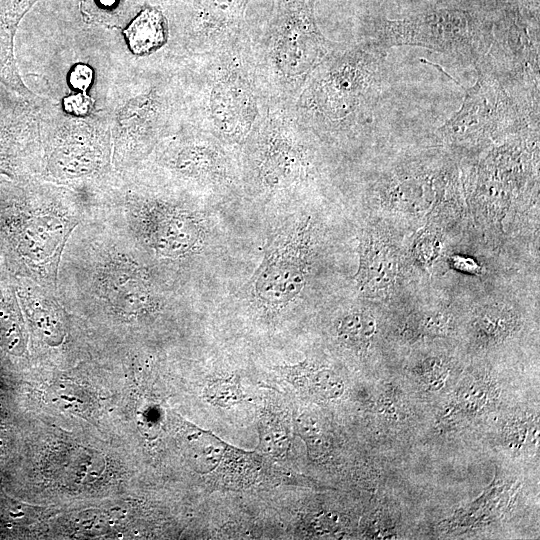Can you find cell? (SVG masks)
<instances>
[{
  "label": "cell",
  "mask_w": 540,
  "mask_h": 540,
  "mask_svg": "<svg viewBox=\"0 0 540 540\" xmlns=\"http://www.w3.org/2000/svg\"><path fill=\"white\" fill-rule=\"evenodd\" d=\"M88 213L71 188L0 176V256L8 271L56 292L66 243Z\"/></svg>",
  "instance_id": "cell-1"
},
{
  "label": "cell",
  "mask_w": 540,
  "mask_h": 540,
  "mask_svg": "<svg viewBox=\"0 0 540 540\" xmlns=\"http://www.w3.org/2000/svg\"><path fill=\"white\" fill-rule=\"evenodd\" d=\"M387 51L368 41L327 53L315 66L305 107L317 129L344 135L371 125L382 92Z\"/></svg>",
  "instance_id": "cell-2"
},
{
  "label": "cell",
  "mask_w": 540,
  "mask_h": 540,
  "mask_svg": "<svg viewBox=\"0 0 540 540\" xmlns=\"http://www.w3.org/2000/svg\"><path fill=\"white\" fill-rule=\"evenodd\" d=\"M474 67L477 80L465 89L461 107L435 131L440 145L472 153L527 128H539V113L519 102L483 58Z\"/></svg>",
  "instance_id": "cell-3"
},
{
  "label": "cell",
  "mask_w": 540,
  "mask_h": 540,
  "mask_svg": "<svg viewBox=\"0 0 540 540\" xmlns=\"http://www.w3.org/2000/svg\"><path fill=\"white\" fill-rule=\"evenodd\" d=\"M42 133L38 178L78 192L90 210L113 177V146L102 126L71 121Z\"/></svg>",
  "instance_id": "cell-4"
},
{
  "label": "cell",
  "mask_w": 540,
  "mask_h": 540,
  "mask_svg": "<svg viewBox=\"0 0 540 540\" xmlns=\"http://www.w3.org/2000/svg\"><path fill=\"white\" fill-rule=\"evenodd\" d=\"M493 40V24L461 7H439L401 20L382 19L370 40L385 50L416 46L445 54L465 64H477Z\"/></svg>",
  "instance_id": "cell-5"
},
{
  "label": "cell",
  "mask_w": 540,
  "mask_h": 540,
  "mask_svg": "<svg viewBox=\"0 0 540 540\" xmlns=\"http://www.w3.org/2000/svg\"><path fill=\"white\" fill-rule=\"evenodd\" d=\"M493 29V40L483 59L506 89L530 110L539 113L538 22L508 19Z\"/></svg>",
  "instance_id": "cell-6"
},
{
  "label": "cell",
  "mask_w": 540,
  "mask_h": 540,
  "mask_svg": "<svg viewBox=\"0 0 540 540\" xmlns=\"http://www.w3.org/2000/svg\"><path fill=\"white\" fill-rule=\"evenodd\" d=\"M310 242L308 220L295 222L272 240L252 277L256 299L272 308L296 299L306 283Z\"/></svg>",
  "instance_id": "cell-7"
},
{
  "label": "cell",
  "mask_w": 540,
  "mask_h": 540,
  "mask_svg": "<svg viewBox=\"0 0 540 540\" xmlns=\"http://www.w3.org/2000/svg\"><path fill=\"white\" fill-rule=\"evenodd\" d=\"M41 127L28 99L0 86V176L37 177Z\"/></svg>",
  "instance_id": "cell-8"
},
{
  "label": "cell",
  "mask_w": 540,
  "mask_h": 540,
  "mask_svg": "<svg viewBox=\"0 0 540 540\" xmlns=\"http://www.w3.org/2000/svg\"><path fill=\"white\" fill-rule=\"evenodd\" d=\"M201 441V460L212 464L207 473H212L215 487L244 489L253 486L295 483V475L275 467L266 457L228 445L215 435L198 430Z\"/></svg>",
  "instance_id": "cell-9"
},
{
  "label": "cell",
  "mask_w": 540,
  "mask_h": 540,
  "mask_svg": "<svg viewBox=\"0 0 540 540\" xmlns=\"http://www.w3.org/2000/svg\"><path fill=\"white\" fill-rule=\"evenodd\" d=\"M27 333L49 348H61L70 333L72 318L52 292L26 277L12 275Z\"/></svg>",
  "instance_id": "cell-10"
},
{
  "label": "cell",
  "mask_w": 540,
  "mask_h": 540,
  "mask_svg": "<svg viewBox=\"0 0 540 540\" xmlns=\"http://www.w3.org/2000/svg\"><path fill=\"white\" fill-rule=\"evenodd\" d=\"M37 0H0V85L29 99L34 94L26 87L16 64L14 39L23 16Z\"/></svg>",
  "instance_id": "cell-11"
},
{
  "label": "cell",
  "mask_w": 540,
  "mask_h": 540,
  "mask_svg": "<svg viewBox=\"0 0 540 540\" xmlns=\"http://www.w3.org/2000/svg\"><path fill=\"white\" fill-rule=\"evenodd\" d=\"M0 349L20 358L28 349V333L12 274L0 258Z\"/></svg>",
  "instance_id": "cell-12"
},
{
  "label": "cell",
  "mask_w": 540,
  "mask_h": 540,
  "mask_svg": "<svg viewBox=\"0 0 540 540\" xmlns=\"http://www.w3.org/2000/svg\"><path fill=\"white\" fill-rule=\"evenodd\" d=\"M156 163L177 178L188 180L212 177L220 166L212 149L196 144L170 146L159 154Z\"/></svg>",
  "instance_id": "cell-13"
},
{
  "label": "cell",
  "mask_w": 540,
  "mask_h": 540,
  "mask_svg": "<svg viewBox=\"0 0 540 540\" xmlns=\"http://www.w3.org/2000/svg\"><path fill=\"white\" fill-rule=\"evenodd\" d=\"M395 276L396 264L391 254L372 235H366L361 244L359 287L368 292L384 291L393 284Z\"/></svg>",
  "instance_id": "cell-14"
},
{
  "label": "cell",
  "mask_w": 540,
  "mask_h": 540,
  "mask_svg": "<svg viewBox=\"0 0 540 540\" xmlns=\"http://www.w3.org/2000/svg\"><path fill=\"white\" fill-rule=\"evenodd\" d=\"M277 371L295 389L317 398H338L344 391L343 381L333 371L316 368L307 361L278 367Z\"/></svg>",
  "instance_id": "cell-15"
},
{
  "label": "cell",
  "mask_w": 540,
  "mask_h": 540,
  "mask_svg": "<svg viewBox=\"0 0 540 540\" xmlns=\"http://www.w3.org/2000/svg\"><path fill=\"white\" fill-rule=\"evenodd\" d=\"M261 161V175L271 187H282L292 182L304 167L303 155L292 144L278 141L266 145Z\"/></svg>",
  "instance_id": "cell-16"
},
{
  "label": "cell",
  "mask_w": 540,
  "mask_h": 540,
  "mask_svg": "<svg viewBox=\"0 0 540 540\" xmlns=\"http://www.w3.org/2000/svg\"><path fill=\"white\" fill-rule=\"evenodd\" d=\"M213 92L212 108L220 129L237 135L247 123L250 95L247 89L230 82L221 83Z\"/></svg>",
  "instance_id": "cell-17"
},
{
  "label": "cell",
  "mask_w": 540,
  "mask_h": 540,
  "mask_svg": "<svg viewBox=\"0 0 540 540\" xmlns=\"http://www.w3.org/2000/svg\"><path fill=\"white\" fill-rule=\"evenodd\" d=\"M123 32L131 51L140 55L158 49L167 37L163 15L152 8L141 11Z\"/></svg>",
  "instance_id": "cell-18"
},
{
  "label": "cell",
  "mask_w": 540,
  "mask_h": 540,
  "mask_svg": "<svg viewBox=\"0 0 540 540\" xmlns=\"http://www.w3.org/2000/svg\"><path fill=\"white\" fill-rule=\"evenodd\" d=\"M376 332V322L365 311H355L345 315L337 328L339 339L350 347L363 348Z\"/></svg>",
  "instance_id": "cell-19"
},
{
  "label": "cell",
  "mask_w": 540,
  "mask_h": 540,
  "mask_svg": "<svg viewBox=\"0 0 540 540\" xmlns=\"http://www.w3.org/2000/svg\"><path fill=\"white\" fill-rule=\"evenodd\" d=\"M261 449L274 457H285L290 448V431L286 422L277 415L263 414L259 421Z\"/></svg>",
  "instance_id": "cell-20"
},
{
  "label": "cell",
  "mask_w": 540,
  "mask_h": 540,
  "mask_svg": "<svg viewBox=\"0 0 540 540\" xmlns=\"http://www.w3.org/2000/svg\"><path fill=\"white\" fill-rule=\"evenodd\" d=\"M475 325L484 340L498 341L512 331L515 317L505 307L487 306L478 314Z\"/></svg>",
  "instance_id": "cell-21"
},
{
  "label": "cell",
  "mask_w": 540,
  "mask_h": 540,
  "mask_svg": "<svg viewBox=\"0 0 540 540\" xmlns=\"http://www.w3.org/2000/svg\"><path fill=\"white\" fill-rule=\"evenodd\" d=\"M298 435L306 443L309 457L318 459L328 452V442L319 421L309 413H302L296 419Z\"/></svg>",
  "instance_id": "cell-22"
},
{
  "label": "cell",
  "mask_w": 540,
  "mask_h": 540,
  "mask_svg": "<svg viewBox=\"0 0 540 540\" xmlns=\"http://www.w3.org/2000/svg\"><path fill=\"white\" fill-rule=\"evenodd\" d=\"M205 397L213 405L227 408L240 403L245 395L239 376L233 375L213 380L205 390Z\"/></svg>",
  "instance_id": "cell-23"
},
{
  "label": "cell",
  "mask_w": 540,
  "mask_h": 540,
  "mask_svg": "<svg viewBox=\"0 0 540 540\" xmlns=\"http://www.w3.org/2000/svg\"><path fill=\"white\" fill-rule=\"evenodd\" d=\"M449 324V316L438 312L425 317L421 326L424 332L430 335H441L448 331Z\"/></svg>",
  "instance_id": "cell-24"
},
{
  "label": "cell",
  "mask_w": 540,
  "mask_h": 540,
  "mask_svg": "<svg viewBox=\"0 0 540 540\" xmlns=\"http://www.w3.org/2000/svg\"><path fill=\"white\" fill-rule=\"evenodd\" d=\"M91 79L92 71L90 68L85 65H78L71 73L70 82L75 88L81 89L85 92L86 88L91 82Z\"/></svg>",
  "instance_id": "cell-25"
},
{
  "label": "cell",
  "mask_w": 540,
  "mask_h": 540,
  "mask_svg": "<svg viewBox=\"0 0 540 540\" xmlns=\"http://www.w3.org/2000/svg\"><path fill=\"white\" fill-rule=\"evenodd\" d=\"M89 98L83 95H75L65 101L66 110L76 115H84L89 110Z\"/></svg>",
  "instance_id": "cell-26"
},
{
  "label": "cell",
  "mask_w": 540,
  "mask_h": 540,
  "mask_svg": "<svg viewBox=\"0 0 540 540\" xmlns=\"http://www.w3.org/2000/svg\"><path fill=\"white\" fill-rule=\"evenodd\" d=\"M450 264L456 270L469 273V274H479L481 272V267L471 258L462 257L459 255H454L450 258Z\"/></svg>",
  "instance_id": "cell-27"
},
{
  "label": "cell",
  "mask_w": 540,
  "mask_h": 540,
  "mask_svg": "<svg viewBox=\"0 0 540 540\" xmlns=\"http://www.w3.org/2000/svg\"><path fill=\"white\" fill-rule=\"evenodd\" d=\"M117 0H97L101 8H109L115 4Z\"/></svg>",
  "instance_id": "cell-28"
},
{
  "label": "cell",
  "mask_w": 540,
  "mask_h": 540,
  "mask_svg": "<svg viewBox=\"0 0 540 540\" xmlns=\"http://www.w3.org/2000/svg\"><path fill=\"white\" fill-rule=\"evenodd\" d=\"M0 258H1V256H0Z\"/></svg>",
  "instance_id": "cell-29"
}]
</instances>
